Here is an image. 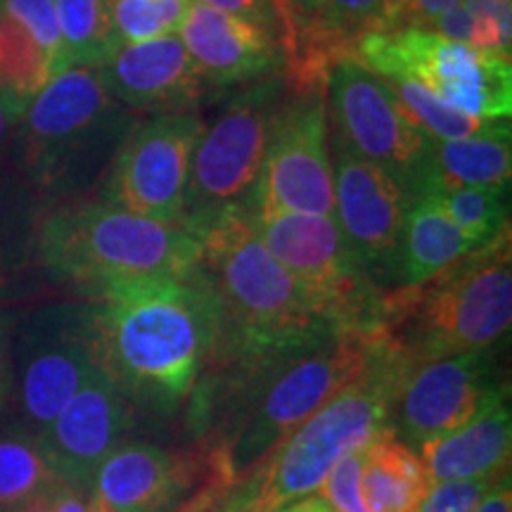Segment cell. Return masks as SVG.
I'll list each match as a JSON object with an SVG mask.
<instances>
[{
  "label": "cell",
  "instance_id": "cell-42",
  "mask_svg": "<svg viewBox=\"0 0 512 512\" xmlns=\"http://www.w3.org/2000/svg\"><path fill=\"white\" fill-rule=\"evenodd\" d=\"M22 117L24 112L17 105H12L5 95H0V159H8L12 155Z\"/></svg>",
  "mask_w": 512,
  "mask_h": 512
},
{
  "label": "cell",
  "instance_id": "cell-39",
  "mask_svg": "<svg viewBox=\"0 0 512 512\" xmlns=\"http://www.w3.org/2000/svg\"><path fill=\"white\" fill-rule=\"evenodd\" d=\"M195 3L209 5V8L228 12V15H233V17L247 19V22L256 24V27L271 31V34L275 38H280V41H283V46L287 48V36H290V29H287V19L275 0H195Z\"/></svg>",
  "mask_w": 512,
  "mask_h": 512
},
{
  "label": "cell",
  "instance_id": "cell-10",
  "mask_svg": "<svg viewBox=\"0 0 512 512\" xmlns=\"http://www.w3.org/2000/svg\"><path fill=\"white\" fill-rule=\"evenodd\" d=\"M252 221L275 259L337 332L382 330L384 292L344 240L335 216L254 211Z\"/></svg>",
  "mask_w": 512,
  "mask_h": 512
},
{
  "label": "cell",
  "instance_id": "cell-3",
  "mask_svg": "<svg viewBox=\"0 0 512 512\" xmlns=\"http://www.w3.org/2000/svg\"><path fill=\"white\" fill-rule=\"evenodd\" d=\"M200 266L226 318L216 358L273 356L313 347L337 330L256 233L252 211L226 214L202 235Z\"/></svg>",
  "mask_w": 512,
  "mask_h": 512
},
{
  "label": "cell",
  "instance_id": "cell-8",
  "mask_svg": "<svg viewBox=\"0 0 512 512\" xmlns=\"http://www.w3.org/2000/svg\"><path fill=\"white\" fill-rule=\"evenodd\" d=\"M287 91L283 74L247 83L214 124L204 126L192 152L183 207V226L197 238L226 214L256 207L268 143Z\"/></svg>",
  "mask_w": 512,
  "mask_h": 512
},
{
  "label": "cell",
  "instance_id": "cell-15",
  "mask_svg": "<svg viewBox=\"0 0 512 512\" xmlns=\"http://www.w3.org/2000/svg\"><path fill=\"white\" fill-rule=\"evenodd\" d=\"M503 392H508V382L498 370L494 349L418 363L396 403V437L418 448L463 427Z\"/></svg>",
  "mask_w": 512,
  "mask_h": 512
},
{
  "label": "cell",
  "instance_id": "cell-38",
  "mask_svg": "<svg viewBox=\"0 0 512 512\" xmlns=\"http://www.w3.org/2000/svg\"><path fill=\"white\" fill-rule=\"evenodd\" d=\"M494 482L463 479V482H437L430 486L418 512H477L479 503Z\"/></svg>",
  "mask_w": 512,
  "mask_h": 512
},
{
  "label": "cell",
  "instance_id": "cell-41",
  "mask_svg": "<svg viewBox=\"0 0 512 512\" xmlns=\"http://www.w3.org/2000/svg\"><path fill=\"white\" fill-rule=\"evenodd\" d=\"M19 512H93V498L91 491L76 489L60 479Z\"/></svg>",
  "mask_w": 512,
  "mask_h": 512
},
{
  "label": "cell",
  "instance_id": "cell-40",
  "mask_svg": "<svg viewBox=\"0 0 512 512\" xmlns=\"http://www.w3.org/2000/svg\"><path fill=\"white\" fill-rule=\"evenodd\" d=\"M463 0H392L389 5V27H422L432 29L441 15L453 10Z\"/></svg>",
  "mask_w": 512,
  "mask_h": 512
},
{
  "label": "cell",
  "instance_id": "cell-14",
  "mask_svg": "<svg viewBox=\"0 0 512 512\" xmlns=\"http://www.w3.org/2000/svg\"><path fill=\"white\" fill-rule=\"evenodd\" d=\"M88 304H60L31 313L17 339L19 406L29 432L46 430L93 373Z\"/></svg>",
  "mask_w": 512,
  "mask_h": 512
},
{
  "label": "cell",
  "instance_id": "cell-31",
  "mask_svg": "<svg viewBox=\"0 0 512 512\" xmlns=\"http://www.w3.org/2000/svg\"><path fill=\"white\" fill-rule=\"evenodd\" d=\"M382 79V76H380ZM387 83L389 93L394 95L396 102L403 107V112L418 124L427 136L434 140H458V138H472L484 136V133L496 131L505 121L510 119H484L472 117V114H463L446 102L434 98L418 83L406 79H382Z\"/></svg>",
  "mask_w": 512,
  "mask_h": 512
},
{
  "label": "cell",
  "instance_id": "cell-17",
  "mask_svg": "<svg viewBox=\"0 0 512 512\" xmlns=\"http://www.w3.org/2000/svg\"><path fill=\"white\" fill-rule=\"evenodd\" d=\"M131 422V401L95 366L36 439L62 482L91 491L95 470L124 441Z\"/></svg>",
  "mask_w": 512,
  "mask_h": 512
},
{
  "label": "cell",
  "instance_id": "cell-22",
  "mask_svg": "<svg viewBox=\"0 0 512 512\" xmlns=\"http://www.w3.org/2000/svg\"><path fill=\"white\" fill-rule=\"evenodd\" d=\"M472 249H477L475 242L448 219L432 195L411 192L396 252L394 287L425 283Z\"/></svg>",
  "mask_w": 512,
  "mask_h": 512
},
{
  "label": "cell",
  "instance_id": "cell-2",
  "mask_svg": "<svg viewBox=\"0 0 512 512\" xmlns=\"http://www.w3.org/2000/svg\"><path fill=\"white\" fill-rule=\"evenodd\" d=\"M377 332H337L313 347L273 356L219 358L228 366V432L216 451L235 477L252 475L313 413L354 382Z\"/></svg>",
  "mask_w": 512,
  "mask_h": 512
},
{
  "label": "cell",
  "instance_id": "cell-25",
  "mask_svg": "<svg viewBox=\"0 0 512 512\" xmlns=\"http://www.w3.org/2000/svg\"><path fill=\"white\" fill-rule=\"evenodd\" d=\"M62 36L60 74L72 67H102L124 46L112 19V0H55Z\"/></svg>",
  "mask_w": 512,
  "mask_h": 512
},
{
  "label": "cell",
  "instance_id": "cell-35",
  "mask_svg": "<svg viewBox=\"0 0 512 512\" xmlns=\"http://www.w3.org/2000/svg\"><path fill=\"white\" fill-rule=\"evenodd\" d=\"M0 12L15 19L19 27L27 29V34L41 46L50 60V72L60 74L62 36L57 24L55 0H0Z\"/></svg>",
  "mask_w": 512,
  "mask_h": 512
},
{
  "label": "cell",
  "instance_id": "cell-1",
  "mask_svg": "<svg viewBox=\"0 0 512 512\" xmlns=\"http://www.w3.org/2000/svg\"><path fill=\"white\" fill-rule=\"evenodd\" d=\"M95 366L131 403L174 411L219 356L226 318L202 266L117 285L88 302Z\"/></svg>",
  "mask_w": 512,
  "mask_h": 512
},
{
  "label": "cell",
  "instance_id": "cell-6",
  "mask_svg": "<svg viewBox=\"0 0 512 512\" xmlns=\"http://www.w3.org/2000/svg\"><path fill=\"white\" fill-rule=\"evenodd\" d=\"M138 114L107 93L98 69L53 76L19 121L12 157L36 195L67 202L100 185Z\"/></svg>",
  "mask_w": 512,
  "mask_h": 512
},
{
  "label": "cell",
  "instance_id": "cell-44",
  "mask_svg": "<svg viewBox=\"0 0 512 512\" xmlns=\"http://www.w3.org/2000/svg\"><path fill=\"white\" fill-rule=\"evenodd\" d=\"M275 512H332L330 505L323 501L318 494L313 496H306L302 501H294L290 505H285V508L275 510Z\"/></svg>",
  "mask_w": 512,
  "mask_h": 512
},
{
  "label": "cell",
  "instance_id": "cell-16",
  "mask_svg": "<svg viewBox=\"0 0 512 512\" xmlns=\"http://www.w3.org/2000/svg\"><path fill=\"white\" fill-rule=\"evenodd\" d=\"M335 221L382 290L394 287L396 252L411 190L382 166L335 147Z\"/></svg>",
  "mask_w": 512,
  "mask_h": 512
},
{
  "label": "cell",
  "instance_id": "cell-30",
  "mask_svg": "<svg viewBox=\"0 0 512 512\" xmlns=\"http://www.w3.org/2000/svg\"><path fill=\"white\" fill-rule=\"evenodd\" d=\"M413 192H427L446 216L463 233L475 242L477 247L486 245L508 228V190L501 188H441V185H418Z\"/></svg>",
  "mask_w": 512,
  "mask_h": 512
},
{
  "label": "cell",
  "instance_id": "cell-32",
  "mask_svg": "<svg viewBox=\"0 0 512 512\" xmlns=\"http://www.w3.org/2000/svg\"><path fill=\"white\" fill-rule=\"evenodd\" d=\"M192 0H112V19L121 43H140L178 34Z\"/></svg>",
  "mask_w": 512,
  "mask_h": 512
},
{
  "label": "cell",
  "instance_id": "cell-27",
  "mask_svg": "<svg viewBox=\"0 0 512 512\" xmlns=\"http://www.w3.org/2000/svg\"><path fill=\"white\" fill-rule=\"evenodd\" d=\"M36 190L19 166L0 159V287L36 252L38 214Z\"/></svg>",
  "mask_w": 512,
  "mask_h": 512
},
{
  "label": "cell",
  "instance_id": "cell-5",
  "mask_svg": "<svg viewBox=\"0 0 512 512\" xmlns=\"http://www.w3.org/2000/svg\"><path fill=\"white\" fill-rule=\"evenodd\" d=\"M512 320L510 226L420 285L384 292L382 330L415 363L494 349Z\"/></svg>",
  "mask_w": 512,
  "mask_h": 512
},
{
  "label": "cell",
  "instance_id": "cell-18",
  "mask_svg": "<svg viewBox=\"0 0 512 512\" xmlns=\"http://www.w3.org/2000/svg\"><path fill=\"white\" fill-rule=\"evenodd\" d=\"M209 472V456L121 441L95 470L91 498L110 512H174Z\"/></svg>",
  "mask_w": 512,
  "mask_h": 512
},
{
  "label": "cell",
  "instance_id": "cell-13",
  "mask_svg": "<svg viewBox=\"0 0 512 512\" xmlns=\"http://www.w3.org/2000/svg\"><path fill=\"white\" fill-rule=\"evenodd\" d=\"M330 147L325 83L290 88L275 119L254 211L335 216Z\"/></svg>",
  "mask_w": 512,
  "mask_h": 512
},
{
  "label": "cell",
  "instance_id": "cell-36",
  "mask_svg": "<svg viewBox=\"0 0 512 512\" xmlns=\"http://www.w3.org/2000/svg\"><path fill=\"white\" fill-rule=\"evenodd\" d=\"M368 446L356 448L349 456H344L320 484L318 496L330 505L332 512H368L361 491V472Z\"/></svg>",
  "mask_w": 512,
  "mask_h": 512
},
{
  "label": "cell",
  "instance_id": "cell-45",
  "mask_svg": "<svg viewBox=\"0 0 512 512\" xmlns=\"http://www.w3.org/2000/svg\"><path fill=\"white\" fill-rule=\"evenodd\" d=\"M5 399H8V377H5L3 368V330H0V408H3Z\"/></svg>",
  "mask_w": 512,
  "mask_h": 512
},
{
  "label": "cell",
  "instance_id": "cell-29",
  "mask_svg": "<svg viewBox=\"0 0 512 512\" xmlns=\"http://www.w3.org/2000/svg\"><path fill=\"white\" fill-rule=\"evenodd\" d=\"M53 79L50 60L41 46L19 27L15 19L0 12V95L27 112L48 81Z\"/></svg>",
  "mask_w": 512,
  "mask_h": 512
},
{
  "label": "cell",
  "instance_id": "cell-20",
  "mask_svg": "<svg viewBox=\"0 0 512 512\" xmlns=\"http://www.w3.org/2000/svg\"><path fill=\"white\" fill-rule=\"evenodd\" d=\"M178 36L207 86H247L285 74L287 53L280 38L195 0Z\"/></svg>",
  "mask_w": 512,
  "mask_h": 512
},
{
  "label": "cell",
  "instance_id": "cell-23",
  "mask_svg": "<svg viewBox=\"0 0 512 512\" xmlns=\"http://www.w3.org/2000/svg\"><path fill=\"white\" fill-rule=\"evenodd\" d=\"M512 150L510 121L484 136L458 140H430V155L420 171L418 185H441V188H510ZM411 190V192H413Z\"/></svg>",
  "mask_w": 512,
  "mask_h": 512
},
{
  "label": "cell",
  "instance_id": "cell-43",
  "mask_svg": "<svg viewBox=\"0 0 512 512\" xmlns=\"http://www.w3.org/2000/svg\"><path fill=\"white\" fill-rule=\"evenodd\" d=\"M477 512H512V489H510V475L498 479L486 491L482 503H479Z\"/></svg>",
  "mask_w": 512,
  "mask_h": 512
},
{
  "label": "cell",
  "instance_id": "cell-7",
  "mask_svg": "<svg viewBox=\"0 0 512 512\" xmlns=\"http://www.w3.org/2000/svg\"><path fill=\"white\" fill-rule=\"evenodd\" d=\"M415 366L418 363L392 335L377 332L363 373L256 467L259 486L249 512H275L318 494L323 479L344 456L396 432V403Z\"/></svg>",
  "mask_w": 512,
  "mask_h": 512
},
{
  "label": "cell",
  "instance_id": "cell-19",
  "mask_svg": "<svg viewBox=\"0 0 512 512\" xmlns=\"http://www.w3.org/2000/svg\"><path fill=\"white\" fill-rule=\"evenodd\" d=\"M98 74L107 93L126 110L150 117L195 112L209 88L178 34L124 43Z\"/></svg>",
  "mask_w": 512,
  "mask_h": 512
},
{
  "label": "cell",
  "instance_id": "cell-33",
  "mask_svg": "<svg viewBox=\"0 0 512 512\" xmlns=\"http://www.w3.org/2000/svg\"><path fill=\"white\" fill-rule=\"evenodd\" d=\"M259 475L238 479L216 451H209V472L174 512H249L252 510Z\"/></svg>",
  "mask_w": 512,
  "mask_h": 512
},
{
  "label": "cell",
  "instance_id": "cell-46",
  "mask_svg": "<svg viewBox=\"0 0 512 512\" xmlns=\"http://www.w3.org/2000/svg\"><path fill=\"white\" fill-rule=\"evenodd\" d=\"M93 512H110V510H105V508H100V505H95V503H93Z\"/></svg>",
  "mask_w": 512,
  "mask_h": 512
},
{
  "label": "cell",
  "instance_id": "cell-4",
  "mask_svg": "<svg viewBox=\"0 0 512 512\" xmlns=\"http://www.w3.org/2000/svg\"><path fill=\"white\" fill-rule=\"evenodd\" d=\"M36 256L88 297L117 285L195 271L202 240L178 223L136 216L102 200H67L41 214Z\"/></svg>",
  "mask_w": 512,
  "mask_h": 512
},
{
  "label": "cell",
  "instance_id": "cell-24",
  "mask_svg": "<svg viewBox=\"0 0 512 512\" xmlns=\"http://www.w3.org/2000/svg\"><path fill=\"white\" fill-rule=\"evenodd\" d=\"M430 486L418 451L396 437V432L382 434L368 446L361 472L368 512H418Z\"/></svg>",
  "mask_w": 512,
  "mask_h": 512
},
{
  "label": "cell",
  "instance_id": "cell-37",
  "mask_svg": "<svg viewBox=\"0 0 512 512\" xmlns=\"http://www.w3.org/2000/svg\"><path fill=\"white\" fill-rule=\"evenodd\" d=\"M482 31V46L489 53L510 57L512 0H463Z\"/></svg>",
  "mask_w": 512,
  "mask_h": 512
},
{
  "label": "cell",
  "instance_id": "cell-12",
  "mask_svg": "<svg viewBox=\"0 0 512 512\" xmlns=\"http://www.w3.org/2000/svg\"><path fill=\"white\" fill-rule=\"evenodd\" d=\"M197 112L138 119L100 183V200L145 219L183 226L192 152L204 131Z\"/></svg>",
  "mask_w": 512,
  "mask_h": 512
},
{
  "label": "cell",
  "instance_id": "cell-26",
  "mask_svg": "<svg viewBox=\"0 0 512 512\" xmlns=\"http://www.w3.org/2000/svg\"><path fill=\"white\" fill-rule=\"evenodd\" d=\"M287 19V67L285 81L294 88L328 81L337 57L325 41L328 0H275Z\"/></svg>",
  "mask_w": 512,
  "mask_h": 512
},
{
  "label": "cell",
  "instance_id": "cell-9",
  "mask_svg": "<svg viewBox=\"0 0 512 512\" xmlns=\"http://www.w3.org/2000/svg\"><path fill=\"white\" fill-rule=\"evenodd\" d=\"M351 57L382 79L418 83L453 110L484 119H510V57L479 50L422 27H396L363 36Z\"/></svg>",
  "mask_w": 512,
  "mask_h": 512
},
{
  "label": "cell",
  "instance_id": "cell-34",
  "mask_svg": "<svg viewBox=\"0 0 512 512\" xmlns=\"http://www.w3.org/2000/svg\"><path fill=\"white\" fill-rule=\"evenodd\" d=\"M392 0H328L325 12V41L330 53L351 57V50L363 36L389 27Z\"/></svg>",
  "mask_w": 512,
  "mask_h": 512
},
{
  "label": "cell",
  "instance_id": "cell-11",
  "mask_svg": "<svg viewBox=\"0 0 512 512\" xmlns=\"http://www.w3.org/2000/svg\"><path fill=\"white\" fill-rule=\"evenodd\" d=\"M330 145L382 166L413 190L430 155V136L403 112L380 76L339 57L325 81Z\"/></svg>",
  "mask_w": 512,
  "mask_h": 512
},
{
  "label": "cell",
  "instance_id": "cell-28",
  "mask_svg": "<svg viewBox=\"0 0 512 512\" xmlns=\"http://www.w3.org/2000/svg\"><path fill=\"white\" fill-rule=\"evenodd\" d=\"M57 482L34 432H0V512H19Z\"/></svg>",
  "mask_w": 512,
  "mask_h": 512
},
{
  "label": "cell",
  "instance_id": "cell-21",
  "mask_svg": "<svg viewBox=\"0 0 512 512\" xmlns=\"http://www.w3.org/2000/svg\"><path fill=\"white\" fill-rule=\"evenodd\" d=\"M510 448V392H503L463 427L425 441L415 451L425 465L430 482L437 484L463 482V479L498 482L508 475Z\"/></svg>",
  "mask_w": 512,
  "mask_h": 512
}]
</instances>
